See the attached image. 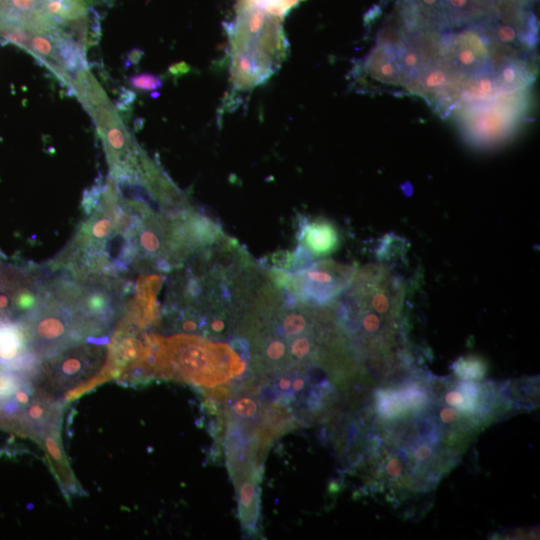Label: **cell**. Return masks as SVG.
I'll return each instance as SVG.
<instances>
[{"label":"cell","instance_id":"16","mask_svg":"<svg viewBox=\"0 0 540 540\" xmlns=\"http://www.w3.org/2000/svg\"><path fill=\"white\" fill-rule=\"evenodd\" d=\"M128 81L133 88L145 92H156L163 86L157 75L148 72L133 75Z\"/></svg>","mask_w":540,"mask_h":540},{"label":"cell","instance_id":"17","mask_svg":"<svg viewBox=\"0 0 540 540\" xmlns=\"http://www.w3.org/2000/svg\"><path fill=\"white\" fill-rule=\"evenodd\" d=\"M457 371L463 377H479L481 375L482 364L478 359H464L458 362Z\"/></svg>","mask_w":540,"mask_h":540},{"label":"cell","instance_id":"20","mask_svg":"<svg viewBox=\"0 0 540 540\" xmlns=\"http://www.w3.org/2000/svg\"><path fill=\"white\" fill-rule=\"evenodd\" d=\"M403 469L401 461L397 458H392L386 465V471L389 475L398 477Z\"/></svg>","mask_w":540,"mask_h":540},{"label":"cell","instance_id":"14","mask_svg":"<svg viewBox=\"0 0 540 540\" xmlns=\"http://www.w3.org/2000/svg\"><path fill=\"white\" fill-rule=\"evenodd\" d=\"M496 75L501 92H520L524 89L530 78L527 65L517 59L503 60L501 66L496 69Z\"/></svg>","mask_w":540,"mask_h":540},{"label":"cell","instance_id":"9","mask_svg":"<svg viewBox=\"0 0 540 540\" xmlns=\"http://www.w3.org/2000/svg\"><path fill=\"white\" fill-rule=\"evenodd\" d=\"M0 365L37 373L39 361L30 348L20 321H0Z\"/></svg>","mask_w":540,"mask_h":540},{"label":"cell","instance_id":"3","mask_svg":"<svg viewBox=\"0 0 540 540\" xmlns=\"http://www.w3.org/2000/svg\"><path fill=\"white\" fill-rule=\"evenodd\" d=\"M39 385L64 401L113 379L108 344L78 342L39 362Z\"/></svg>","mask_w":540,"mask_h":540},{"label":"cell","instance_id":"1","mask_svg":"<svg viewBox=\"0 0 540 540\" xmlns=\"http://www.w3.org/2000/svg\"><path fill=\"white\" fill-rule=\"evenodd\" d=\"M232 346L197 335L178 334L169 338L154 335L150 361L152 377L184 381L197 386L222 387L246 370L248 343L244 338ZM215 388V390L217 389Z\"/></svg>","mask_w":540,"mask_h":540},{"label":"cell","instance_id":"8","mask_svg":"<svg viewBox=\"0 0 540 540\" xmlns=\"http://www.w3.org/2000/svg\"><path fill=\"white\" fill-rule=\"evenodd\" d=\"M485 43L479 27L465 30L449 45L446 62L458 76H471L485 70L488 57Z\"/></svg>","mask_w":540,"mask_h":540},{"label":"cell","instance_id":"10","mask_svg":"<svg viewBox=\"0 0 540 540\" xmlns=\"http://www.w3.org/2000/svg\"><path fill=\"white\" fill-rule=\"evenodd\" d=\"M45 0H0V29L18 27L48 32L59 26L46 14Z\"/></svg>","mask_w":540,"mask_h":540},{"label":"cell","instance_id":"4","mask_svg":"<svg viewBox=\"0 0 540 540\" xmlns=\"http://www.w3.org/2000/svg\"><path fill=\"white\" fill-rule=\"evenodd\" d=\"M356 268L333 260H320L287 272L275 269L270 278L296 299L313 305L326 306L336 301L350 285Z\"/></svg>","mask_w":540,"mask_h":540},{"label":"cell","instance_id":"5","mask_svg":"<svg viewBox=\"0 0 540 540\" xmlns=\"http://www.w3.org/2000/svg\"><path fill=\"white\" fill-rule=\"evenodd\" d=\"M44 269L13 261L0 251V321H21L38 305Z\"/></svg>","mask_w":540,"mask_h":540},{"label":"cell","instance_id":"13","mask_svg":"<svg viewBox=\"0 0 540 540\" xmlns=\"http://www.w3.org/2000/svg\"><path fill=\"white\" fill-rule=\"evenodd\" d=\"M366 68L374 78L383 82L399 83L402 78L396 53L387 47L375 48L367 58Z\"/></svg>","mask_w":540,"mask_h":540},{"label":"cell","instance_id":"21","mask_svg":"<svg viewBox=\"0 0 540 540\" xmlns=\"http://www.w3.org/2000/svg\"><path fill=\"white\" fill-rule=\"evenodd\" d=\"M432 454L431 447L427 445H421L417 448V450L414 453L415 458L418 461H424L426 460L430 455Z\"/></svg>","mask_w":540,"mask_h":540},{"label":"cell","instance_id":"7","mask_svg":"<svg viewBox=\"0 0 540 540\" xmlns=\"http://www.w3.org/2000/svg\"><path fill=\"white\" fill-rule=\"evenodd\" d=\"M298 240V246L291 254V270L300 269L316 258H322L335 252L340 244V235L335 224L325 218H302Z\"/></svg>","mask_w":540,"mask_h":540},{"label":"cell","instance_id":"6","mask_svg":"<svg viewBox=\"0 0 540 540\" xmlns=\"http://www.w3.org/2000/svg\"><path fill=\"white\" fill-rule=\"evenodd\" d=\"M492 99L470 104L462 117L466 138L479 146L493 145L507 138L518 124L524 107L521 98L513 94L496 101Z\"/></svg>","mask_w":540,"mask_h":540},{"label":"cell","instance_id":"22","mask_svg":"<svg viewBox=\"0 0 540 540\" xmlns=\"http://www.w3.org/2000/svg\"><path fill=\"white\" fill-rule=\"evenodd\" d=\"M141 54L142 51H140L139 49H133L128 54V60L130 61V63L136 64L140 60Z\"/></svg>","mask_w":540,"mask_h":540},{"label":"cell","instance_id":"18","mask_svg":"<svg viewBox=\"0 0 540 540\" xmlns=\"http://www.w3.org/2000/svg\"><path fill=\"white\" fill-rule=\"evenodd\" d=\"M465 401H466L465 397L463 396V394L459 390L449 391L445 395V402L448 405L454 406V407H459L462 410L464 409Z\"/></svg>","mask_w":540,"mask_h":540},{"label":"cell","instance_id":"19","mask_svg":"<svg viewBox=\"0 0 540 540\" xmlns=\"http://www.w3.org/2000/svg\"><path fill=\"white\" fill-rule=\"evenodd\" d=\"M439 416L442 422L446 424L454 423L459 418V414L456 411V409L451 408V407H443L439 412Z\"/></svg>","mask_w":540,"mask_h":540},{"label":"cell","instance_id":"2","mask_svg":"<svg viewBox=\"0 0 540 540\" xmlns=\"http://www.w3.org/2000/svg\"><path fill=\"white\" fill-rule=\"evenodd\" d=\"M282 20L256 6L236 5L235 17L226 27L230 81L235 90L251 91L285 60L288 42Z\"/></svg>","mask_w":540,"mask_h":540},{"label":"cell","instance_id":"11","mask_svg":"<svg viewBox=\"0 0 540 540\" xmlns=\"http://www.w3.org/2000/svg\"><path fill=\"white\" fill-rule=\"evenodd\" d=\"M45 455V460L65 496L68 498L83 493L63 449L61 429L46 434L39 442Z\"/></svg>","mask_w":540,"mask_h":540},{"label":"cell","instance_id":"12","mask_svg":"<svg viewBox=\"0 0 540 540\" xmlns=\"http://www.w3.org/2000/svg\"><path fill=\"white\" fill-rule=\"evenodd\" d=\"M456 73L451 69L446 60L428 64L410 84L414 86V91L423 94H440L448 89L452 84V79ZM457 76V75H456Z\"/></svg>","mask_w":540,"mask_h":540},{"label":"cell","instance_id":"15","mask_svg":"<svg viewBox=\"0 0 540 540\" xmlns=\"http://www.w3.org/2000/svg\"><path fill=\"white\" fill-rule=\"evenodd\" d=\"M237 4L256 6L272 15L284 18L295 6L304 0H236Z\"/></svg>","mask_w":540,"mask_h":540}]
</instances>
